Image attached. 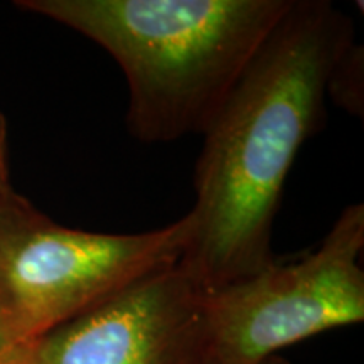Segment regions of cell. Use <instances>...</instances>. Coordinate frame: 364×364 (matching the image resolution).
<instances>
[{
  "mask_svg": "<svg viewBox=\"0 0 364 364\" xmlns=\"http://www.w3.org/2000/svg\"><path fill=\"white\" fill-rule=\"evenodd\" d=\"M353 43V19L329 0H292L203 134L193 236L179 263L206 292L277 258L273 223L287 176L324 127L327 81Z\"/></svg>",
  "mask_w": 364,
  "mask_h": 364,
  "instance_id": "obj_1",
  "label": "cell"
},
{
  "mask_svg": "<svg viewBox=\"0 0 364 364\" xmlns=\"http://www.w3.org/2000/svg\"><path fill=\"white\" fill-rule=\"evenodd\" d=\"M292 0H17L97 43L129 88L142 144L203 135Z\"/></svg>",
  "mask_w": 364,
  "mask_h": 364,
  "instance_id": "obj_2",
  "label": "cell"
},
{
  "mask_svg": "<svg viewBox=\"0 0 364 364\" xmlns=\"http://www.w3.org/2000/svg\"><path fill=\"white\" fill-rule=\"evenodd\" d=\"M189 215L134 235L58 225L14 191L0 199V307L29 341L181 260Z\"/></svg>",
  "mask_w": 364,
  "mask_h": 364,
  "instance_id": "obj_3",
  "label": "cell"
},
{
  "mask_svg": "<svg viewBox=\"0 0 364 364\" xmlns=\"http://www.w3.org/2000/svg\"><path fill=\"white\" fill-rule=\"evenodd\" d=\"M364 206L341 211L322 243L292 262L206 292L208 356L258 364L280 349L364 318Z\"/></svg>",
  "mask_w": 364,
  "mask_h": 364,
  "instance_id": "obj_4",
  "label": "cell"
},
{
  "mask_svg": "<svg viewBox=\"0 0 364 364\" xmlns=\"http://www.w3.org/2000/svg\"><path fill=\"white\" fill-rule=\"evenodd\" d=\"M204 300L177 262L46 332L27 364H206Z\"/></svg>",
  "mask_w": 364,
  "mask_h": 364,
  "instance_id": "obj_5",
  "label": "cell"
},
{
  "mask_svg": "<svg viewBox=\"0 0 364 364\" xmlns=\"http://www.w3.org/2000/svg\"><path fill=\"white\" fill-rule=\"evenodd\" d=\"M363 48L353 43L336 63L327 81V97L354 117H363Z\"/></svg>",
  "mask_w": 364,
  "mask_h": 364,
  "instance_id": "obj_6",
  "label": "cell"
},
{
  "mask_svg": "<svg viewBox=\"0 0 364 364\" xmlns=\"http://www.w3.org/2000/svg\"><path fill=\"white\" fill-rule=\"evenodd\" d=\"M33 344L0 307V364H27Z\"/></svg>",
  "mask_w": 364,
  "mask_h": 364,
  "instance_id": "obj_7",
  "label": "cell"
},
{
  "mask_svg": "<svg viewBox=\"0 0 364 364\" xmlns=\"http://www.w3.org/2000/svg\"><path fill=\"white\" fill-rule=\"evenodd\" d=\"M11 174H9V142H7V122L0 112V199L12 194Z\"/></svg>",
  "mask_w": 364,
  "mask_h": 364,
  "instance_id": "obj_8",
  "label": "cell"
},
{
  "mask_svg": "<svg viewBox=\"0 0 364 364\" xmlns=\"http://www.w3.org/2000/svg\"><path fill=\"white\" fill-rule=\"evenodd\" d=\"M206 364H221V363H216V361H213V359L208 358V363ZM258 364H290V363L285 361L284 358H280L279 354H277V356L268 358V359H265V361H262V363H258Z\"/></svg>",
  "mask_w": 364,
  "mask_h": 364,
  "instance_id": "obj_9",
  "label": "cell"
}]
</instances>
